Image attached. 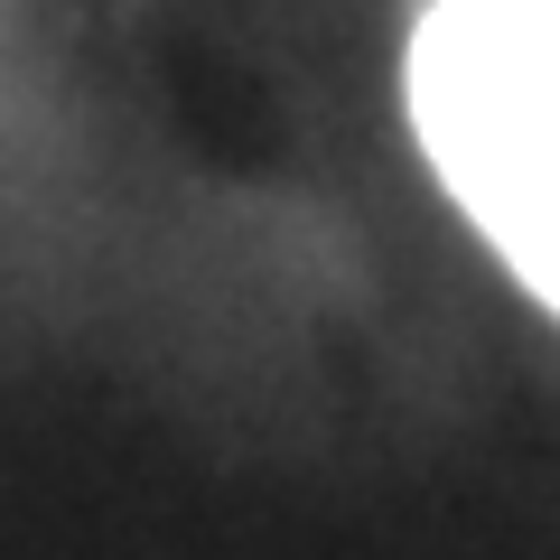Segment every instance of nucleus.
Returning a JSON list of instances; mask_svg holds the SVG:
<instances>
[{
	"label": "nucleus",
	"mask_w": 560,
	"mask_h": 560,
	"mask_svg": "<svg viewBox=\"0 0 560 560\" xmlns=\"http://www.w3.org/2000/svg\"><path fill=\"white\" fill-rule=\"evenodd\" d=\"M197 47V0H0V393L271 477L420 467L486 355Z\"/></svg>",
	"instance_id": "nucleus-1"
},
{
	"label": "nucleus",
	"mask_w": 560,
	"mask_h": 560,
	"mask_svg": "<svg viewBox=\"0 0 560 560\" xmlns=\"http://www.w3.org/2000/svg\"><path fill=\"white\" fill-rule=\"evenodd\" d=\"M271 121L560 420V0H197Z\"/></svg>",
	"instance_id": "nucleus-2"
}]
</instances>
